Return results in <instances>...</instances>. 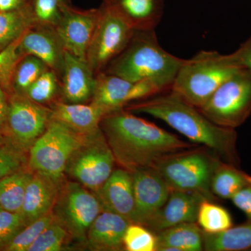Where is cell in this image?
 Returning a JSON list of instances; mask_svg holds the SVG:
<instances>
[{
    "label": "cell",
    "mask_w": 251,
    "mask_h": 251,
    "mask_svg": "<svg viewBox=\"0 0 251 251\" xmlns=\"http://www.w3.org/2000/svg\"><path fill=\"white\" fill-rule=\"evenodd\" d=\"M100 128L116 163L130 173L152 168L167 156L196 147L124 108L105 115Z\"/></svg>",
    "instance_id": "6da1fadb"
},
{
    "label": "cell",
    "mask_w": 251,
    "mask_h": 251,
    "mask_svg": "<svg viewBox=\"0 0 251 251\" xmlns=\"http://www.w3.org/2000/svg\"><path fill=\"white\" fill-rule=\"evenodd\" d=\"M132 113H143L166 122L194 144L213 151L223 161L239 167L235 129L220 126L194 105L171 90L126 105Z\"/></svg>",
    "instance_id": "7a4b0ae2"
},
{
    "label": "cell",
    "mask_w": 251,
    "mask_h": 251,
    "mask_svg": "<svg viewBox=\"0 0 251 251\" xmlns=\"http://www.w3.org/2000/svg\"><path fill=\"white\" fill-rule=\"evenodd\" d=\"M185 59L165 50L155 29L135 30L125 50L103 72L131 82H150L162 92L171 89Z\"/></svg>",
    "instance_id": "3957f363"
},
{
    "label": "cell",
    "mask_w": 251,
    "mask_h": 251,
    "mask_svg": "<svg viewBox=\"0 0 251 251\" xmlns=\"http://www.w3.org/2000/svg\"><path fill=\"white\" fill-rule=\"evenodd\" d=\"M240 68L234 64L229 54L202 50L192 58L185 59L171 90L200 108L219 86Z\"/></svg>",
    "instance_id": "277c9868"
},
{
    "label": "cell",
    "mask_w": 251,
    "mask_h": 251,
    "mask_svg": "<svg viewBox=\"0 0 251 251\" xmlns=\"http://www.w3.org/2000/svg\"><path fill=\"white\" fill-rule=\"evenodd\" d=\"M221 161L213 151L192 148L166 157L152 168L171 190L200 193L212 201L211 179Z\"/></svg>",
    "instance_id": "5b68a950"
},
{
    "label": "cell",
    "mask_w": 251,
    "mask_h": 251,
    "mask_svg": "<svg viewBox=\"0 0 251 251\" xmlns=\"http://www.w3.org/2000/svg\"><path fill=\"white\" fill-rule=\"evenodd\" d=\"M198 109L220 126H240L251 115V72L238 69Z\"/></svg>",
    "instance_id": "8992f818"
},
{
    "label": "cell",
    "mask_w": 251,
    "mask_h": 251,
    "mask_svg": "<svg viewBox=\"0 0 251 251\" xmlns=\"http://www.w3.org/2000/svg\"><path fill=\"white\" fill-rule=\"evenodd\" d=\"M85 136L51 119L44 133L29 150V170L62 181L68 163Z\"/></svg>",
    "instance_id": "52a82bcc"
},
{
    "label": "cell",
    "mask_w": 251,
    "mask_h": 251,
    "mask_svg": "<svg viewBox=\"0 0 251 251\" xmlns=\"http://www.w3.org/2000/svg\"><path fill=\"white\" fill-rule=\"evenodd\" d=\"M103 210L95 193L80 183L69 181L61 186L52 214L70 237L85 242L91 225Z\"/></svg>",
    "instance_id": "ba28073f"
},
{
    "label": "cell",
    "mask_w": 251,
    "mask_h": 251,
    "mask_svg": "<svg viewBox=\"0 0 251 251\" xmlns=\"http://www.w3.org/2000/svg\"><path fill=\"white\" fill-rule=\"evenodd\" d=\"M115 163L111 149L100 129L84 137L71 157L65 174L96 193L111 175Z\"/></svg>",
    "instance_id": "9c48e42d"
},
{
    "label": "cell",
    "mask_w": 251,
    "mask_h": 251,
    "mask_svg": "<svg viewBox=\"0 0 251 251\" xmlns=\"http://www.w3.org/2000/svg\"><path fill=\"white\" fill-rule=\"evenodd\" d=\"M97 27L87 50L86 61L95 76L128 45L134 29L111 8L103 4Z\"/></svg>",
    "instance_id": "30bf717a"
},
{
    "label": "cell",
    "mask_w": 251,
    "mask_h": 251,
    "mask_svg": "<svg viewBox=\"0 0 251 251\" xmlns=\"http://www.w3.org/2000/svg\"><path fill=\"white\" fill-rule=\"evenodd\" d=\"M52 110L26 96H14L9 101L4 132L9 143L23 151H29L45 131Z\"/></svg>",
    "instance_id": "8fae6325"
},
{
    "label": "cell",
    "mask_w": 251,
    "mask_h": 251,
    "mask_svg": "<svg viewBox=\"0 0 251 251\" xmlns=\"http://www.w3.org/2000/svg\"><path fill=\"white\" fill-rule=\"evenodd\" d=\"M162 92L151 82H131L102 72L95 77L92 103L109 113L125 108L130 102L150 98Z\"/></svg>",
    "instance_id": "7c38bea8"
},
{
    "label": "cell",
    "mask_w": 251,
    "mask_h": 251,
    "mask_svg": "<svg viewBox=\"0 0 251 251\" xmlns=\"http://www.w3.org/2000/svg\"><path fill=\"white\" fill-rule=\"evenodd\" d=\"M99 14V9L79 11L66 3L64 4L62 14L54 29L67 52L86 60Z\"/></svg>",
    "instance_id": "4fadbf2b"
},
{
    "label": "cell",
    "mask_w": 251,
    "mask_h": 251,
    "mask_svg": "<svg viewBox=\"0 0 251 251\" xmlns=\"http://www.w3.org/2000/svg\"><path fill=\"white\" fill-rule=\"evenodd\" d=\"M131 174L135 197L132 224L146 227L166 204L172 190L153 168L138 170Z\"/></svg>",
    "instance_id": "5bb4252c"
},
{
    "label": "cell",
    "mask_w": 251,
    "mask_h": 251,
    "mask_svg": "<svg viewBox=\"0 0 251 251\" xmlns=\"http://www.w3.org/2000/svg\"><path fill=\"white\" fill-rule=\"evenodd\" d=\"M19 49L23 56L33 55L40 59L61 77L66 50L54 27L32 26L21 36Z\"/></svg>",
    "instance_id": "9a60e30c"
},
{
    "label": "cell",
    "mask_w": 251,
    "mask_h": 251,
    "mask_svg": "<svg viewBox=\"0 0 251 251\" xmlns=\"http://www.w3.org/2000/svg\"><path fill=\"white\" fill-rule=\"evenodd\" d=\"M62 181L34 172L28 183L20 214L26 226L52 212Z\"/></svg>",
    "instance_id": "2e32d148"
},
{
    "label": "cell",
    "mask_w": 251,
    "mask_h": 251,
    "mask_svg": "<svg viewBox=\"0 0 251 251\" xmlns=\"http://www.w3.org/2000/svg\"><path fill=\"white\" fill-rule=\"evenodd\" d=\"M205 200L200 193L172 190L166 204L145 227L156 234L176 225L195 223L199 206Z\"/></svg>",
    "instance_id": "e0dca14e"
},
{
    "label": "cell",
    "mask_w": 251,
    "mask_h": 251,
    "mask_svg": "<svg viewBox=\"0 0 251 251\" xmlns=\"http://www.w3.org/2000/svg\"><path fill=\"white\" fill-rule=\"evenodd\" d=\"M96 194L103 210L112 211L133 222L135 197L130 172L124 168L115 170Z\"/></svg>",
    "instance_id": "ac0fdd59"
},
{
    "label": "cell",
    "mask_w": 251,
    "mask_h": 251,
    "mask_svg": "<svg viewBox=\"0 0 251 251\" xmlns=\"http://www.w3.org/2000/svg\"><path fill=\"white\" fill-rule=\"evenodd\" d=\"M95 75L87 61L65 51L62 92L67 103H85L93 97Z\"/></svg>",
    "instance_id": "d6986e66"
},
{
    "label": "cell",
    "mask_w": 251,
    "mask_h": 251,
    "mask_svg": "<svg viewBox=\"0 0 251 251\" xmlns=\"http://www.w3.org/2000/svg\"><path fill=\"white\" fill-rule=\"evenodd\" d=\"M51 119L64 124L77 134H93L100 129L102 119L107 112L98 105L91 103H71L57 102L54 104Z\"/></svg>",
    "instance_id": "ffe728a7"
},
{
    "label": "cell",
    "mask_w": 251,
    "mask_h": 251,
    "mask_svg": "<svg viewBox=\"0 0 251 251\" xmlns=\"http://www.w3.org/2000/svg\"><path fill=\"white\" fill-rule=\"evenodd\" d=\"M134 30L155 29L161 22L164 0H105Z\"/></svg>",
    "instance_id": "44dd1931"
},
{
    "label": "cell",
    "mask_w": 251,
    "mask_h": 251,
    "mask_svg": "<svg viewBox=\"0 0 251 251\" xmlns=\"http://www.w3.org/2000/svg\"><path fill=\"white\" fill-rule=\"evenodd\" d=\"M130 224L123 216L103 210L91 225L86 241L95 250H120L124 246L126 230Z\"/></svg>",
    "instance_id": "7402d4cb"
},
{
    "label": "cell",
    "mask_w": 251,
    "mask_h": 251,
    "mask_svg": "<svg viewBox=\"0 0 251 251\" xmlns=\"http://www.w3.org/2000/svg\"><path fill=\"white\" fill-rule=\"evenodd\" d=\"M156 251H201L202 229L195 223H184L155 234Z\"/></svg>",
    "instance_id": "603a6c76"
},
{
    "label": "cell",
    "mask_w": 251,
    "mask_h": 251,
    "mask_svg": "<svg viewBox=\"0 0 251 251\" xmlns=\"http://www.w3.org/2000/svg\"><path fill=\"white\" fill-rule=\"evenodd\" d=\"M203 250L241 251L251 249V221L231 227L219 233H207L202 230Z\"/></svg>",
    "instance_id": "cb8c5ba5"
},
{
    "label": "cell",
    "mask_w": 251,
    "mask_h": 251,
    "mask_svg": "<svg viewBox=\"0 0 251 251\" xmlns=\"http://www.w3.org/2000/svg\"><path fill=\"white\" fill-rule=\"evenodd\" d=\"M251 184V175L239 167L221 161L211 179V191L215 197L231 200L238 191Z\"/></svg>",
    "instance_id": "d4e9b609"
},
{
    "label": "cell",
    "mask_w": 251,
    "mask_h": 251,
    "mask_svg": "<svg viewBox=\"0 0 251 251\" xmlns=\"http://www.w3.org/2000/svg\"><path fill=\"white\" fill-rule=\"evenodd\" d=\"M36 23L31 6L0 11V51L17 40Z\"/></svg>",
    "instance_id": "484cf974"
},
{
    "label": "cell",
    "mask_w": 251,
    "mask_h": 251,
    "mask_svg": "<svg viewBox=\"0 0 251 251\" xmlns=\"http://www.w3.org/2000/svg\"><path fill=\"white\" fill-rule=\"evenodd\" d=\"M32 173L21 168L0 179V206L4 210L19 213Z\"/></svg>",
    "instance_id": "4316f807"
},
{
    "label": "cell",
    "mask_w": 251,
    "mask_h": 251,
    "mask_svg": "<svg viewBox=\"0 0 251 251\" xmlns=\"http://www.w3.org/2000/svg\"><path fill=\"white\" fill-rule=\"evenodd\" d=\"M49 69L40 59L33 55L23 56L15 68L11 86L18 94L24 95L29 86Z\"/></svg>",
    "instance_id": "83f0119b"
},
{
    "label": "cell",
    "mask_w": 251,
    "mask_h": 251,
    "mask_svg": "<svg viewBox=\"0 0 251 251\" xmlns=\"http://www.w3.org/2000/svg\"><path fill=\"white\" fill-rule=\"evenodd\" d=\"M197 222L207 233H219L232 227V219L228 211L207 200L199 206Z\"/></svg>",
    "instance_id": "f1b7e54d"
},
{
    "label": "cell",
    "mask_w": 251,
    "mask_h": 251,
    "mask_svg": "<svg viewBox=\"0 0 251 251\" xmlns=\"http://www.w3.org/2000/svg\"><path fill=\"white\" fill-rule=\"evenodd\" d=\"M58 75L51 69L46 71L29 86L24 95L39 104L49 103L59 90Z\"/></svg>",
    "instance_id": "f546056e"
},
{
    "label": "cell",
    "mask_w": 251,
    "mask_h": 251,
    "mask_svg": "<svg viewBox=\"0 0 251 251\" xmlns=\"http://www.w3.org/2000/svg\"><path fill=\"white\" fill-rule=\"evenodd\" d=\"M54 221V216L51 212L28 225L14 238L4 250L28 251L36 238Z\"/></svg>",
    "instance_id": "4dcf8cb0"
},
{
    "label": "cell",
    "mask_w": 251,
    "mask_h": 251,
    "mask_svg": "<svg viewBox=\"0 0 251 251\" xmlns=\"http://www.w3.org/2000/svg\"><path fill=\"white\" fill-rule=\"evenodd\" d=\"M124 247L128 251H156V235L143 226L130 224L124 237Z\"/></svg>",
    "instance_id": "1f68e13d"
},
{
    "label": "cell",
    "mask_w": 251,
    "mask_h": 251,
    "mask_svg": "<svg viewBox=\"0 0 251 251\" xmlns=\"http://www.w3.org/2000/svg\"><path fill=\"white\" fill-rule=\"evenodd\" d=\"M69 234L54 221L36 238L28 251H59L62 250Z\"/></svg>",
    "instance_id": "d6a6232c"
},
{
    "label": "cell",
    "mask_w": 251,
    "mask_h": 251,
    "mask_svg": "<svg viewBox=\"0 0 251 251\" xmlns=\"http://www.w3.org/2000/svg\"><path fill=\"white\" fill-rule=\"evenodd\" d=\"M64 4V0H34L31 11L36 24L54 27L60 18Z\"/></svg>",
    "instance_id": "836d02e7"
},
{
    "label": "cell",
    "mask_w": 251,
    "mask_h": 251,
    "mask_svg": "<svg viewBox=\"0 0 251 251\" xmlns=\"http://www.w3.org/2000/svg\"><path fill=\"white\" fill-rule=\"evenodd\" d=\"M21 38L0 51V85L4 90L11 86L15 68L23 57L19 49Z\"/></svg>",
    "instance_id": "e575fe53"
},
{
    "label": "cell",
    "mask_w": 251,
    "mask_h": 251,
    "mask_svg": "<svg viewBox=\"0 0 251 251\" xmlns=\"http://www.w3.org/2000/svg\"><path fill=\"white\" fill-rule=\"evenodd\" d=\"M25 227L20 213L0 211V249H6L14 238Z\"/></svg>",
    "instance_id": "d590c367"
},
{
    "label": "cell",
    "mask_w": 251,
    "mask_h": 251,
    "mask_svg": "<svg viewBox=\"0 0 251 251\" xmlns=\"http://www.w3.org/2000/svg\"><path fill=\"white\" fill-rule=\"evenodd\" d=\"M25 158L23 151L10 143L0 147V179L19 171L23 168Z\"/></svg>",
    "instance_id": "8d00e7d4"
},
{
    "label": "cell",
    "mask_w": 251,
    "mask_h": 251,
    "mask_svg": "<svg viewBox=\"0 0 251 251\" xmlns=\"http://www.w3.org/2000/svg\"><path fill=\"white\" fill-rule=\"evenodd\" d=\"M229 56L238 67L245 68L251 72V36Z\"/></svg>",
    "instance_id": "74e56055"
},
{
    "label": "cell",
    "mask_w": 251,
    "mask_h": 251,
    "mask_svg": "<svg viewBox=\"0 0 251 251\" xmlns=\"http://www.w3.org/2000/svg\"><path fill=\"white\" fill-rule=\"evenodd\" d=\"M231 200L234 205L245 214L248 220L251 221V184L238 191Z\"/></svg>",
    "instance_id": "f35d334b"
},
{
    "label": "cell",
    "mask_w": 251,
    "mask_h": 251,
    "mask_svg": "<svg viewBox=\"0 0 251 251\" xmlns=\"http://www.w3.org/2000/svg\"><path fill=\"white\" fill-rule=\"evenodd\" d=\"M9 101L2 86L0 85V135L4 132Z\"/></svg>",
    "instance_id": "ab89813d"
},
{
    "label": "cell",
    "mask_w": 251,
    "mask_h": 251,
    "mask_svg": "<svg viewBox=\"0 0 251 251\" xmlns=\"http://www.w3.org/2000/svg\"><path fill=\"white\" fill-rule=\"evenodd\" d=\"M24 6V0H0V11H9Z\"/></svg>",
    "instance_id": "60d3db41"
},
{
    "label": "cell",
    "mask_w": 251,
    "mask_h": 251,
    "mask_svg": "<svg viewBox=\"0 0 251 251\" xmlns=\"http://www.w3.org/2000/svg\"><path fill=\"white\" fill-rule=\"evenodd\" d=\"M4 140L3 139L2 137L0 135V147L1 146V145H4Z\"/></svg>",
    "instance_id": "b9f144b4"
},
{
    "label": "cell",
    "mask_w": 251,
    "mask_h": 251,
    "mask_svg": "<svg viewBox=\"0 0 251 251\" xmlns=\"http://www.w3.org/2000/svg\"><path fill=\"white\" fill-rule=\"evenodd\" d=\"M1 209H1V206H0V211H1Z\"/></svg>",
    "instance_id": "7bdbcfd3"
}]
</instances>
